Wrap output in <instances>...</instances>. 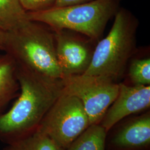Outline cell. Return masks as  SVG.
I'll list each match as a JSON object with an SVG mask.
<instances>
[{
	"mask_svg": "<svg viewBox=\"0 0 150 150\" xmlns=\"http://www.w3.org/2000/svg\"><path fill=\"white\" fill-rule=\"evenodd\" d=\"M16 64L20 93L10 110L0 115V137L10 142L38 129L64 92L62 79L50 77Z\"/></svg>",
	"mask_w": 150,
	"mask_h": 150,
	"instance_id": "1",
	"label": "cell"
},
{
	"mask_svg": "<svg viewBox=\"0 0 150 150\" xmlns=\"http://www.w3.org/2000/svg\"><path fill=\"white\" fill-rule=\"evenodd\" d=\"M0 49L17 64L50 77L64 78L57 59L54 34L41 23L28 20L20 27L5 32Z\"/></svg>",
	"mask_w": 150,
	"mask_h": 150,
	"instance_id": "2",
	"label": "cell"
},
{
	"mask_svg": "<svg viewBox=\"0 0 150 150\" xmlns=\"http://www.w3.org/2000/svg\"><path fill=\"white\" fill-rule=\"evenodd\" d=\"M138 22L128 11L119 9L107 36L98 42L85 75L101 76L113 81L123 75L136 49Z\"/></svg>",
	"mask_w": 150,
	"mask_h": 150,
	"instance_id": "3",
	"label": "cell"
},
{
	"mask_svg": "<svg viewBox=\"0 0 150 150\" xmlns=\"http://www.w3.org/2000/svg\"><path fill=\"white\" fill-rule=\"evenodd\" d=\"M119 0H93L43 11L27 12L28 18L48 25L54 31L70 30L93 40L101 36L108 22L119 10Z\"/></svg>",
	"mask_w": 150,
	"mask_h": 150,
	"instance_id": "4",
	"label": "cell"
},
{
	"mask_svg": "<svg viewBox=\"0 0 150 150\" xmlns=\"http://www.w3.org/2000/svg\"><path fill=\"white\" fill-rule=\"evenodd\" d=\"M80 99L64 93L48 110L36 129L63 148H67L89 126Z\"/></svg>",
	"mask_w": 150,
	"mask_h": 150,
	"instance_id": "5",
	"label": "cell"
},
{
	"mask_svg": "<svg viewBox=\"0 0 150 150\" xmlns=\"http://www.w3.org/2000/svg\"><path fill=\"white\" fill-rule=\"evenodd\" d=\"M64 92L80 99L90 125L98 123L117 96L119 84L107 78L85 74L62 79Z\"/></svg>",
	"mask_w": 150,
	"mask_h": 150,
	"instance_id": "6",
	"label": "cell"
},
{
	"mask_svg": "<svg viewBox=\"0 0 150 150\" xmlns=\"http://www.w3.org/2000/svg\"><path fill=\"white\" fill-rule=\"evenodd\" d=\"M150 86L119 83L117 96L105 114L102 126L108 131L124 117L150 107Z\"/></svg>",
	"mask_w": 150,
	"mask_h": 150,
	"instance_id": "7",
	"label": "cell"
},
{
	"mask_svg": "<svg viewBox=\"0 0 150 150\" xmlns=\"http://www.w3.org/2000/svg\"><path fill=\"white\" fill-rule=\"evenodd\" d=\"M54 31L56 56L64 77L84 74L93 52L85 42L65 34L63 30Z\"/></svg>",
	"mask_w": 150,
	"mask_h": 150,
	"instance_id": "8",
	"label": "cell"
},
{
	"mask_svg": "<svg viewBox=\"0 0 150 150\" xmlns=\"http://www.w3.org/2000/svg\"><path fill=\"white\" fill-rule=\"evenodd\" d=\"M150 143V115L147 113L134 120L115 136L113 144L121 148H139Z\"/></svg>",
	"mask_w": 150,
	"mask_h": 150,
	"instance_id": "9",
	"label": "cell"
},
{
	"mask_svg": "<svg viewBox=\"0 0 150 150\" xmlns=\"http://www.w3.org/2000/svg\"><path fill=\"white\" fill-rule=\"evenodd\" d=\"M20 90L17 64L7 54L0 56V110L12 100Z\"/></svg>",
	"mask_w": 150,
	"mask_h": 150,
	"instance_id": "10",
	"label": "cell"
},
{
	"mask_svg": "<svg viewBox=\"0 0 150 150\" xmlns=\"http://www.w3.org/2000/svg\"><path fill=\"white\" fill-rule=\"evenodd\" d=\"M29 19L18 0H0V29L5 32L14 30Z\"/></svg>",
	"mask_w": 150,
	"mask_h": 150,
	"instance_id": "11",
	"label": "cell"
},
{
	"mask_svg": "<svg viewBox=\"0 0 150 150\" xmlns=\"http://www.w3.org/2000/svg\"><path fill=\"white\" fill-rule=\"evenodd\" d=\"M4 150H64L53 139L37 129L9 142Z\"/></svg>",
	"mask_w": 150,
	"mask_h": 150,
	"instance_id": "12",
	"label": "cell"
},
{
	"mask_svg": "<svg viewBox=\"0 0 150 150\" xmlns=\"http://www.w3.org/2000/svg\"><path fill=\"white\" fill-rule=\"evenodd\" d=\"M106 132L102 125H90L67 147V150H105Z\"/></svg>",
	"mask_w": 150,
	"mask_h": 150,
	"instance_id": "13",
	"label": "cell"
},
{
	"mask_svg": "<svg viewBox=\"0 0 150 150\" xmlns=\"http://www.w3.org/2000/svg\"><path fill=\"white\" fill-rule=\"evenodd\" d=\"M129 78L134 85L149 86L150 84V59L133 60L129 67Z\"/></svg>",
	"mask_w": 150,
	"mask_h": 150,
	"instance_id": "14",
	"label": "cell"
},
{
	"mask_svg": "<svg viewBox=\"0 0 150 150\" xmlns=\"http://www.w3.org/2000/svg\"><path fill=\"white\" fill-rule=\"evenodd\" d=\"M56 0H18L26 12H38L47 10L54 5Z\"/></svg>",
	"mask_w": 150,
	"mask_h": 150,
	"instance_id": "15",
	"label": "cell"
},
{
	"mask_svg": "<svg viewBox=\"0 0 150 150\" xmlns=\"http://www.w3.org/2000/svg\"><path fill=\"white\" fill-rule=\"evenodd\" d=\"M93 0H56L54 7H60L75 5L92 1Z\"/></svg>",
	"mask_w": 150,
	"mask_h": 150,
	"instance_id": "16",
	"label": "cell"
},
{
	"mask_svg": "<svg viewBox=\"0 0 150 150\" xmlns=\"http://www.w3.org/2000/svg\"><path fill=\"white\" fill-rule=\"evenodd\" d=\"M5 35V32L0 29V45L2 44Z\"/></svg>",
	"mask_w": 150,
	"mask_h": 150,
	"instance_id": "17",
	"label": "cell"
}]
</instances>
